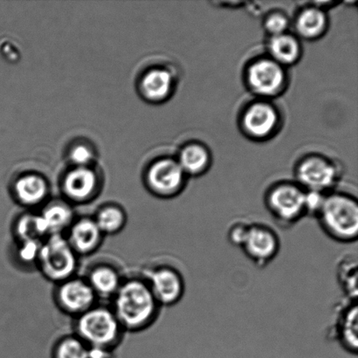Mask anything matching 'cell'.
<instances>
[{
	"mask_svg": "<svg viewBox=\"0 0 358 358\" xmlns=\"http://www.w3.org/2000/svg\"><path fill=\"white\" fill-rule=\"evenodd\" d=\"M65 237L80 258L96 254L105 238L92 216H77Z\"/></svg>",
	"mask_w": 358,
	"mask_h": 358,
	"instance_id": "8fae6325",
	"label": "cell"
},
{
	"mask_svg": "<svg viewBox=\"0 0 358 358\" xmlns=\"http://www.w3.org/2000/svg\"><path fill=\"white\" fill-rule=\"evenodd\" d=\"M52 299L59 311L73 319L90 310L98 301L87 280L77 275L55 284Z\"/></svg>",
	"mask_w": 358,
	"mask_h": 358,
	"instance_id": "52a82bcc",
	"label": "cell"
},
{
	"mask_svg": "<svg viewBox=\"0 0 358 358\" xmlns=\"http://www.w3.org/2000/svg\"><path fill=\"white\" fill-rule=\"evenodd\" d=\"M185 175L180 164L176 161H157L147 174V186L154 195L159 198H173L184 187Z\"/></svg>",
	"mask_w": 358,
	"mask_h": 358,
	"instance_id": "9c48e42d",
	"label": "cell"
},
{
	"mask_svg": "<svg viewBox=\"0 0 358 358\" xmlns=\"http://www.w3.org/2000/svg\"><path fill=\"white\" fill-rule=\"evenodd\" d=\"M241 248L255 266L264 268L279 255L280 238L269 224L250 222Z\"/></svg>",
	"mask_w": 358,
	"mask_h": 358,
	"instance_id": "ba28073f",
	"label": "cell"
},
{
	"mask_svg": "<svg viewBox=\"0 0 358 358\" xmlns=\"http://www.w3.org/2000/svg\"><path fill=\"white\" fill-rule=\"evenodd\" d=\"M111 303L110 308L122 329L129 333L152 327L162 308L142 275L125 277Z\"/></svg>",
	"mask_w": 358,
	"mask_h": 358,
	"instance_id": "6da1fadb",
	"label": "cell"
},
{
	"mask_svg": "<svg viewBox=\"0 0 358 358\" xmlns=\"http://www.w3.org/2000/svg\"><path fill=\"white\" fill-rule=\"evenodd\" d=\"M319 227L331 240L352 243L358 236V203L345 193L325 194L315 213Z\"/></svg>",
	"mask_w": 358,
	"mask_h": 358,
	"instance_id": "7a4b0ae2",
	"label": "cell"
},
{
	"mask_svg": "<svg viewBox=\"0 0 358 358\" xmlns=\"http://www.w3.org/2000/svg\"><path fill=\"white\" fill-rule=\"evenodd\" d=\"M92 159V152L89 148L83 145L76 147L71 152V159L73 163L84 166Z\"/></svg>",
	"mask_w": 358,
	"mask_h": 358,
	"instance_id": "f546056e",
	"label": "cell"
},
{
	"mask_svg": "<svg viewBox=\"0 0 358 358\" xmlns=\"http://www.w3.org/2000/svg\"><path fill=\"white\" fill-rule=\"evenodd\" d=\"M90 348L76 335H66L55 343L52 358H87Z\"/></svg>",
	"mask_w": 358,
	"mask_h": 358,
	"instance_id": "484cf974",
	"label": "cell"
},
{
	"mask_svg": "<svg viewBox=\"0 0 358 358\" xmlns=\"http://www.w3.org/2000/svg\"><path fill=\"white\" fill-rule=\"evenodd\" d=\"M249 221L237 220L230 224L227 230V238L235 247L241 248L245 240L249 226Z\"/></svg>",
	"mask_w": 358,
	"mask_h": 358,
	"instance_id": "83f0119b",
	"label": "cell"
},
{
	"mask_svg": "<svg viewBox=\"0 0 358 358\" xmlns=\"http://www.w3.org/2000/svg\"><path fill=\"white\" fill-rule=\"evenodd\" d=\"M83 277L92 287L98 300H111L125 278L117 266L106 262L94 263Z\"/></svg>",
	"mask_w": 358,
	"mask_h": 358,
	"instance_id": "9a60e30c",
	"label": "cell"
},
{
	"mask_svg": "<svg viewBox=\"0 0 358 358\" xmlns=\"http://www.w3.org/2000/svg\"><path fill=\"white\" fill-rule=\"evenodd\" d=\"M296 176L305 191L325 194L338 180V171L327 160L310 157L297 168Z\"/></svg>",
	"mask_w": 358,
	"mask_h": 358,
	"instance_id": "30bf717a",
	"label": "cell"
},
{
	"mask_svg": "<svg viewBox=\"0 0 358 358\" xmlns=\"http://www.w3.org/2000/svg\"><path fill=\"white\" fill-rule=\"evenodd\" d=\"M173 86V77L166 70L155 69L142 80V91L148 99L159 101L168 96Z\"/></svg>",
	"mask_w": 358,
	"mask_h": 358,
	"instance_id": "603a6c76",
	"label": "cell"
},
{
	"mask_svg": "<svg viewBox=\"0 0 358 358\" xmlns=\"http://www.w3.org/2000/svg\"><path fill=\"white\" fill-rule=\"evenodd\" d=\"M62 192L65 200L73 203H87L96 198L99 185L96 174L87 168H77L70 171L62 182Z\"/></svg>",
	"mask_w": 358,
	"mask_h": 358,
	"instance_id": "5bb4252c",
	"label": "cell"
},
{
	"mask_svg": "<svg viewBox=\"0 0 358 358\" xmlns=\"http://www.w3.org/2000/svg\"><path fill=\"white\" fill-rule=\"evenodd\" d=\"M278 122L275 108L265 103H256L248 108L243 115L244 129L254 138H264L275 129Z\"/></svg>",
	"mask_w": 358,
	"mask_h": 358,
	"instance_id": "ac0fdd59",
	"label": "cell"
},
{
	"mask_svg": "<svg viewBox=\"0 0 358 358\" xmlns=\"http://www.w3.org/2000/svg\"><path fill=\"white\" fill-rule=\"evenodd\" d=\"M104 236L117 235L124 231L128 223V214L117 203H105L92 216Z\"/></svg>",
	"mask_w": 358,
	"mask_h": 358,
	"instance_id": "ffe728a7",
	"label": "cell"
},
{
	"mask_svg": "<svg viewBox=\"0 0 358 358\" xmlns=\"http://www.w3.org/2000/svg\"><path fill=\"white\" fill-rule=\"evenodd\" d=\"M333 334L347 352L357 355L358 350L357 301L346 298L336 312Z\"/></svg>",
	"mask_w": 358,
	"mask_h": 358,
	"instance_id": "4fadbf2b",
	"label": "cell"
},
{
	"mask_svg": "<svg viewBox=\"0 0 358 358\" xmlns=\"http://www.w3.org/2000/svg\"><path fill=\"white\" fill-rule=\"evenodd\" d=\"M141 275L161 307L174 306L185 296L184 273L176 266L159 263L143 270Z\"/></svg>",
	"mask_w": 358,
	"mask_h": 358,
	"instance_id": "8992f818",
	"label": "cell"
},
{
	"mask_svg": "<svg viewBox=\"0 0 358 358\" xmlns=\"http://www.w3.org/2000/svg\"><path fill=\"white\" fill-rule=\"evenodd\" d=\"M73 321V334L90 349L113 352L126 333L112 308L106 305L97 303Z\"/></svg>",
	"mask_w": 358,
	"mask_h": 358,
	"instance_id": "3957f363",
	"label": "cell"
},
{
	"mask_svg": "<svg viewBox=\"0 0 358 358\" xmlns=\"http://www.w3.org/2000/svg\"><path fill=\"white\" fill-rule=\"evenodd\" d=\"M268 50L273 61L282 66L290 65L299 58L300 45L296 38L282 34L270 38Z\"/></svg>",
	"mask_w": 358,
	"mask_h": 358,
	"instance_id": "44dd1931",
	"label": "cell"
},
{
	"mask_svg": "<svg viewBox=\"0 0 358 358\" xmlns=\"http://www.w3.org/2000/svg\"><path fill=\"white\" fill-rule=\"evenodd\" d=\"M13 259L24 268L34 266L36 268L38 252L42 241H14Z\"/></svg>",
	"mask_w": 358,
	"mask_h": 358,
	"instance_id": "4316f807",
	"label": "cell"
},
{
	"mask_svg": "<svg viewBox=\"0 0 358 358\" xmlns=\"http://www.w3.org/2000/svg\"><path fill=\"white\" fill-rule=\"evenodd\" d=\"M327 19L324 12L317 7H310L301 13L296 20V30L301 36L317 38L324 33Z\"/></svg>",
	"mask_w": 358,
	"mask_h": 358,
	"instance_id": "cb8c5ba5",
	"label": "cell"
},
{
	"mask_svg": "<svg viewBox=\"0 0 358 358\" xmlns=\"http://www.w3.org/2000/svg\"><path fill=\"white\" fill-rule=\"evenodd\" d=\"M79 261L65 235H50L42 241L36 268L55 285L76 275Z\"/></svg>",
	"mask_w": 358,
	"mask_h": 358,
	"instance_id": "277c9868",
	"label": "cell"
},
{
	"mask_svg": "<svg viewBox=\"0 0 358 358\" xmlns=\"http://www.w3.org/2000/svg\"><path fill=\"white\" fill-rule=\"evenodd\" d=\"M285 82L282 66L272 59L255 62L248 70V83L255 93L269 96L278 93Z\"/></svg>",
	"mask_w": 358,
	"mask_h": 358,
	"instance_id": "7c38bea8",
	"label": "cell"
},
{
	"mask_svg": "<svg viewBox=\"0 0 358 358\" xmlns=\"http://www.w3.org/2000/svg\"><path fill=\"white\" fill-rule=\"evenodd\" d=\"M113 352L100 349H90L87 358H113Z\"/></svg>",
	"mask_w": 358,
	"mask_h": 358,
	"instance_id": "4dcf8cb0",
	"label": "cell"
},
{
	"mask_svg": "<svg viewBox=\"0 0 358 358\" xmlns=\"http://www.w3.org/2000/svg\"><path fill=\"white\" fill-rule=\"evenodd\" d=\"M47 227L48 235H65L76 219L71 203L65 199L47 201L38 212Z\"/></svg>",
	"mask_w": 358,
	"mask_h": 358,
	"instance_id": "2e32d148",
	"label": "cell"
},
{
	"mask_svg": "<svg viewBox=\"0 0 358 358\" xmlns=\"http://www.w3.org/2000/svg\"><path fill=\"white\" fill-rule=\"evenodd\" d=\"M14 241H43L48 231L40 213L24 212L14 219L12 224Z\"/></svg>",
	"mask_w": 358,
	"mask_h": 358,
	"instance_id": "d6986e66",
	"label": "cell"
},
{
	"mask_svg": "<svg viewBox=\"0 0 358 358\" xmlns=\"http://www.w3.org/2000/svg\"><path fill=\"white\" fill-rule=\"evenodd\" d=\"M287 24L289 22L285 16L275 13L268 16L265 22V27L272 36H275V35L285 34Z\"/></svg>",
	"mask_w": 358,
	"mask_h": 358,
	"instance_id": "f1b7e54d",
	"label": "cell"
},
{
	"mask_svg": "<svg viewBox=\"0 0 358 358\" xmlns=\"http://www.w3.org/2000/svg\"><path fill=\"white\" fill-rule=\"evenodd\" d=\"M336 279L348 299L357 297V258L355 255H343L336 265Z\"/></svg>",
	"mask_w": 358,
	"mask_h": 358,
	"instance_id": "7402d4cb",
	"label": "cell"
},
{
	"mask_svg": "<svg viewBox=\"0 0 358 358\" xmlns=\"http://www.w3.org/2000/svg\"><path fill=\"white\" fill-rule=\"evenodd\" d=\"M209 163V154L205 147L191 145L182 149L179 157L180 166L185 174L198 175L206 170Z\"/></svg>",
	"mask_w": 358,
	"mask_h": 358,
	"instance_id": "d4e9b609",
	"label": "cell"
},
{
	"mask_svg": "<svg viewBox=\"0 0 358 358\" xmlns=\"http://www.w3.org/2000/svg\"><path fill=\"white\" fill-rule=\"evenodd\" d=\"M266 210L280 227L290 228L308 215L307 192L299 185H276L265 196Z\"/></svg>",
	"mask_w": 358,
	"mask_h": 358,
	"instance_id": "5b68a950",
	"label": "cell"
},
{
	"mask_svg": "<svg viewBox=\"0 0 358 358\" xmlns=\"http://www.w3.org/2000/svg\"><path fill=\"white\" fill-rule=\"evenodd\" d=\"M13 196L21 206L33 209L47 203L48 185L37 175H26L17 179L13 185Z\"/></svg>",
	"mask_w": 358,
	"mask_h": 358,
	"instance_id": "e0dca14e",
	"label": "cell"
}]
</instances>
